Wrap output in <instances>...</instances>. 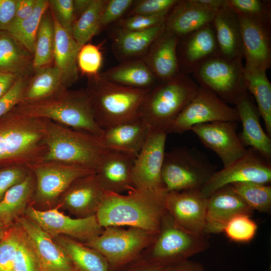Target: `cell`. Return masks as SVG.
I'll list each match as a JSON object with an SVG mask.
<instances>
[{
	"instance_id": "1",
	"label": "cell",
	"mask_w": 271,
	"mask_h": 271,
	"mask_svg": "<svg viewBox=\"0 0 271 271\" xmlns=\"http://www.w3.org/2000/svg\"><path fill=\"white\" fill-rule=\"evenodd\" d=\"M167 193L136 188L126 194L105 191L96 216L103 228L132 227L158 234L167 212Z\"/></svg>"
},
{
	"instance_id": "2",
	"label": "cell",
	"mask_w": 271,
	"mask_h": 271,
	"mask_svg": "<svg viewBox=\"0 0 271 271\" xmlns=\"http://www.w3.org/2000/svg\"><path fill=\"white\" fill-rule=\"evenodd\" d=\"M13 110L25 116L46 119L101 138L104 129L96 122L86 89L62 86L46 98L22 101Z\"/></svg>"
},
{
	"instance_id": "3",
	"label": "cell",
	"mask_w": 271,
	"mask_h": 271,
	"mask_svg": "<svg viewBox=\"0 0 271 271\" xmlns=\"http://www.w3.org/2000/svg\"><path fill=\"white\" fill-rule=\"evenodd\" d=\"M45 119L23 116L13 109L0 118V167L41 161L46 153Z\"/></svg>"
},
{
	"instance_id": "4",
	"label": "cell",
	"mask_w": 271,
	"mask_h": 271,
	"mask_svg": "<svg viewBox=\"0 0 271 271\" xmlns=\"http://www.w3.org/2000/svg\"><path fill=\"white\" fill-rule=\"evenodd\" d=\"M88 87L95 120L104 129L138 119L144 99L150 89L123 86L108 81L100 73L89 77Z\"/></svg>"
},
{
	"instance_id": "5",
	"label": "cell",
	"mask_w": 271,
	"mask_h": 271,
	"mask_svg": "<svg viewBox=\"0 0 271 271\" xmlns=\"http://www.w3.org/2000/svg\"><path fill=\"white\" fill-rule=\"evenodd\" d=\"M45 119L43 161L78 165L96 171L107 149L100 138Z\"/></svg>"
},
{
	"instance_id": "6",
	"label": "cell",
	"mask_w": 271,
	"mask_h": 271,
	"mask_svg": "<svg viewBox=\"0 0 271 271\" xmlns=\"http://www.w3.org/2000/svg\"><path fill=\"white\" fill-rule=\"evenodd\" d=\"M199 86L188 74L181 73L151 88L139 111V117L150 128L167 133L170 125L197 94Z\"/></svg>"
},
{
	"instance_id": "7",
	"label": "cell",
	"mask_w": 271,
	"mask_h": 271,
	"mask_svg": "<svg viewBox=\"0 0 271 271\" xmlns=\"http://www.w3.org/2000/svg\"><path fill=\"white\" fill-rule=\"evenodd\" d=\"M206 236L182 228L167 211L155 240L139 257L161 267L189 259L209 248Z\"/></svg>"
},
{
	"instance_id": "8",
	"label": "cell",
	"mask_w": 271,
	"mask_h": 271,
	"mask_svg": "<svg viewBox=\"0 0 271 271\" xmlns=\"http://www.w3.org/2000/svg\"><path fill=\"white\" fill-rule=\"evenodd\" d=\"M217 169V166L198 149L175 147L165 152L162 182L167 192L200 190Z\"/></svg>"
},
{
	"instance_id": "9",
	"label": "cell",
	"mask_w": 271,
	"mask_h": 271,
	"mask_svg": "<svg viewBox=\"0 0 271 271\" xmlns=\"http://www.w3.org/2000/svg\"><path fill=\"white\" fill-rule=\"evenodd\" d=\"M157 235L136 227L110 226L83 243L100 252L113 271L138 258Z\"/></svg>"
},
{
	"instance_id": "10",
	"label": "cell",
	"mask_w": 271,
	"mask_h": 271,
	"mask_svg": "<svg viewBox=\"0 0 271 271\" xmlns=\"http://www.w3.org/2000/svg\"><path fill=\"white\" fill-rule=\"evenodd\" d=\"M242 59H229L216 55L199 65L192 74L199 86L211 91L226 103L235 105L248 92Z\"/></svg>"
},
{
	"instance_id": "11",
	"label": "cell",
	"mask_w": 271,
	"mask_h": 271,
	"mask_svg": "<svg viewBox=\"0 0 271 271\" xmlns=\"http://www.w3.org/2000/svg\"><path fill=\"white\" fill-rule=\"evenodd\" d=\"M35 179L32 200L43 206L56 204L61 195L75 180L95 173L82 166L52 161H39L27 166Z\"/></svg>"
},
{
	"instance_id": "12",
	"label": "cell",
	"mask_w": 271,
	"mask_h": 271,
	"mask_svg": "<svg viewBox=\"0 0 271 271\" xmlns=\"http://www.w3.org/2000/svg\"><path fill=\"white\" fill-rule=\"evenodd\" d=\"M216 121H239L232 107L209 90L199 86L192 100L176 117L168 133H183L194 125Z\"/></svg>"
},
{
	"instance_id": "13",
	"label": "cell",
	"mask_w": 271,
	"mask_h": 271,
	"mask_svg": "<svg viewBox=\"0 0 271 271\" xmlns=\"http://www.w3.org/2000/svg\"><path fill=\"white\" fill-rule=\"evenodd\" d=\"M270 181V161L249 148L235 163L215 172L199 191L208 198L216 190L226 185L244 182L268 184Z\"/></svg>"
},
{
	"instance_id": "14",
	"label": "cell",
	"mask_w": 271,
	"mask_h": 271,
	"mask_svg": "<svg viewBox=\"0 0 271 271\" xmlns=\"http://www.w3.org/2000/svg\"><path fill=\"white\" fill-rule=\"evenodd\" d=\"M167 133L150 128L145 143L134 159L132 181L134 188L167 192L162 179Z\"/></svg>"
},
{
	"instance_id": "15",
	"label": "cell",
	"mask_w": 271,
	"mask_h": 271,
	"mask_svg": "<svg viewBox=\"0 0 271 271\" xmlns=\"http://www.w3.org/2000/svg\"><path fill=\"white\" fill-rule=\"evenodd\" d=\"M25 213L53 237L65 236L85 243L100 234L103 229L96 215L72 218L56 207L42 210L29 205Z\"/></svg>"
},
{
	"instance_id": "16",
	"label": "cell",
	"mask_w": 271,
	"mask_h": 271,
	"mask_svg": "<svg viewBox=\"0 0 271 271\" xmlns=\"http://www.w3.org/2000/svg\"><path fill=\"white\" fill-rule=\"evenodd\" d=\"M237 128L236 121H216L195 125L190 130L215 153L223 168H226L243 157L246 151L237 133Z\"/></svg>"
},
{
	"instance_id": "17",
	"label": "cell",
	"mask_w": 271,
	"mask_h": 271,
	"mask_svg": "<svg viewBox=\"0 0 271 271\" xmlns=\"http://www.w3.org/2000/svg\"><path fill=\"white\" fill-rule=\"evenodd\" d=\"M236 14L240 27L244 68L266 71L271 67V21Z\"/></svg>"
},
{
	"instance_id": "18",
	"label": "cell",
	"mask_w": 271,
	"mask_h": 271,
	"mask_svg": "<svg viewBox=\"0 0 271 271\" xmlns=\"http://www.w3.org/2000/svg\"><path fill=\"white\" fill-rule=\"evenodd\" d=\"M35 253L39 271H69L74 266L53 237L26 216L17 219Z\"/></svg>"
},
{
	"instance_id": "19",
	"label": "cell",
	"mask_w": 271,
	"mask_h": 271,
	"mask_svg": "<svg viewBox=\"0 0 271 271\" xmlns=\"http://www.w3.org/2000/svg\"><path fill=\"white\" fill-rule=\"evenodd\" d=\"M165 204L167 212L179 226L194 233L205 234L207 198L199 190L167 192Z\"/></svg>"
},
{
	"instance_id": "20",
	"label": "cell",
	"mask_w": 271,
	"mask_h": 271,
	"mask_svg": "<svg viewBox=\"0 0 271 271\" xmlns=\"http://www.w3.org/2000/svg\"><path fill=\"white\" fill-rule=\"evenodd\" d=\"M105 193L95 173L75 180L58 199L57 207L67 210L76 218L96 215Z\"/></svg>"
},
{
	"instance_id": "21",
	"label": "cell",
	"mask_w": 271,
	"mask_h": 271,
	"mask_svg": "<svg viewBox=\"0 0 271 271\" xmlns=\"http://www.w3.org/2000/svg\"><path fill=\"white\" fill-rule=\"evenodd\" d=\"M253 211L230 185L225 186L207 198L204 233L207 235L223 232L232 217L239 214L251 216Z\"/></svg>"
},
{
	"instance_id": "22",
	"label": "cell",
	"mask_w": 271,
	"mask_h": 271,
	"mask_svg": "<svg viewBox=\"0 0 271 271\" xmlns=\"http://www.w3.org/2000/svg\"><path fill=\"white\" fill-rule=\"evenodd\" d=\"M177 55L180 71L187 74L208 59L217 55L212 23L179 39Z\"/></svg>"
},
{
	"instance_id": "23",
	"label": "cell",
	"mask_w": 271,
	"mask_h": 271,
	"mask_svg": "<svg viewBox=\"0 0 271 271\" xmlns=\"http://www.w3.org/2000/svg\"><path fill=\"white\" fill-rule=\"evenodd\" d=\"M134 159L123 152L106 150L95 171L105 191L122 194L134 188L132 181Z\"/></svg>"
},
{
	"instance_id": "24",
	"label": "cell",
	"mask_w": 271,
	"mask_h": 271,
	"mask_svg": "<svg viewBox=\"0 0 271 271\" xmlns=\"http://www.w3.org/2000/svg\"><path fill=\"white\" fill-rule=\"evenodd\" d=\"M179 39L165 29L144 55L142 60L161 82L172 79L181 73L177 55Z\"/></svg>"
},
{
	"instance_id": "25",
	"label": "cell",
	"mask_w": 271,
	"mask_h": 271,
	"mask_svg": "<svg viewBox=\"0 0 271 271\" xmlns=\"http://www.w3.org/2000/svg\"><path fill=\"white\" fill-rule=\"evenodd\" d=\"M235 105L242 126L239 135L242 144L244 147L254 149L270 161L271 138L261 127L257 106L248 92L238 99Z\"/></svg>"
},
{
	"instance_id": "26",
	"label": "cell",
	"mask_w": 271,
	"mask_h": 271,
	"mask_svg": "<svg viewBox=\"0 0 271 271\" xmlns=\"http://www.w3.org/2000/svg\"><path fill=\"white\" fill-rule=\"evenodd\" d=\"M215 14L198 0L178 1L165 22V30L181 38L211 23Z\"/></svg>"
},
{
	"instance_id": "27",
	"label": "cell",
	"mask_w": 271,
	"mask_h": 271,
	"mask_svg": "<svg viewBox=\"0 0 271 271\" xmlns=\"http://www.w3.org/2000/svg\"><path fill=\"white\" fill-rule=\"evenodd\" d=\"M150 129L148 124L138 118L104 129L101 140L106 149L123 152L136 158Z\"/></svg>"
},
{
	"instance_id": "28",
	"label": "cell",
	"mask_w": 271,
	"mask_h": 271,
	"mask_svg": "<svg viewBox=\"0 0 271 271\" xmlns=\"http://www.w3.org/2000/svg\"><path fill=\"white\" fill-rule=\"evenodd\" d=\"M212 24L217 55L229 59L243 58L240 27L236 13L226 5L215 13Z\"/></svg>"
},
{
	"instance_id": "29",
	"label": "cell",
	"mask_w": 271,
	"mask_h": 271,
	"mask_svg": "<svg viewBox=\"0 0 271 271\" xmlns=\"http://www.w3.org/2000/svg\"><path fill=\"white\" fill-rule=\"evenodd\" d=\"M53 18L55 27L54 65L60 72L62 86L68 88L79 77L77 57L80 48L71 33Z\"/></svg>"
},
{
	"instance_id": "30",
	"label": "cell",
	"mask_w": 271,
	"mask_h": 271,
	"mask_svg": "<svg viewBox=\"0 0 271 271\" xmlns=\"http://www.w3.org/2000/svg\"><path fill=\"white\" fill-rule=\"evenodd\" d=\"M0 71L30 78L33 74V55L7 31H0Z\"/></svg>"
},
{
	"instance_id": "31",
	"label": "cell",
	"mask_w": 271,
	"mask_h": 271,
	"mask_svg": "<svg viewBox=\"0 0 271 271\" xmlns=\"http://www.w3.org/2000/svg\"><path fill=\"white\" fill-rule=\"evenodd\" d=\"M165 21L144 30L126 31L120 30L113 42L115 54L124 61L144 55L165 30Z\"/></svg>"
},
{
	"instance_id": "32",
	"label": "cell",
	"mask_w": 271,
	"mask_h": 271,
	"mask_svg": "<svg viewBox=\"0 0 271 271\" xmlns=\"http://www.w3.org/2000/svg\"><path fill=\"white\" fill-rule=\"evenodd\" d=\"M104 79L125 86L151 89L157 80L142 60L129 59L100 73Z\"/></svg>"
},
{
	"instance_id": "33",
	"label": "cell",
	"mask_w": 271,
	"mask_h": 271,
	"mask_svg": "<svg viewBox=\"0 0 271 271\" xmlns=\"http://www.w3.org/2000/svg\"><path fill=\"white\" fill-rule=\"evenodd\" d=\"M74 266L81 271H111L105 258L97 250L65 236L53 237Z\"/></svg>"
},
{
	"instance_id": "34",
	"label": "cell",
	"mask_w": 271,
	"mask_h": 271,
	"mask_svg": "<svg viewBox=\"0 0 271 271\" xmlns=\"http://www.w3.org/2000/svg\"><path fill=\"white\" fill-rule=\"evenodd\" d=\"M35 179L31 171L21 182L12 187L0 201V221L8 225L25 212L32 200Z\"/></svg>"
},
{
	"instance_id": "35",
	"label": "cell",
	"mask_w": 271,
	"mask_h": 271,
	"mask_svg": "<svg viewBox=\"0 0 271 271\" xmlns=\"http://www.w3.org/2000/svg\"><path fill=\"white\" fill-rule=\"evenodd\" d=\"M262 69L244 68L246 88L254 96L260 116L262 118L265 132L271 137V83Z\"/></svg>"
},
{
	"instance_id": "36",
	"label": "cell",
	"mask_w": 271,
	"mask_h": 271,
	"mask_svg": "<svg viewBox=\"0 0 271 271\" xmlns=\"http://www.w3.org/2000/svg\"><path fill=\"white\" fill-rule=\"evenodd\" d=\"M62 86L60 72L54 65L34 70L24 91L22 101L46 98Z\"/></svg>"
},
{
	"instance_id": "37",
	"label": "cell",
	"mask_w": 271,
	"mask_h": 271,
	"mask_svg": "<svg viewBox=\"0 0 271 271\" xmlns=\"http://www.w3.org/2000/svg\"><path fill=\"white\" fill-rule=\"evenodd\" d=\"M55 27L49 8L44 14L36 37L33 54L34 69L52 65L54 62Z\"/></svg>"
},
{
	"instance_id": "38",
	"label": "cell",
	"mask_w": 271,
	"mask_h": 271,
	"mask_svg": "<svg viewBox=\"0 0 271 271\" xmlns=\"http://www.w3.org/2000/svg\"><path fill=\"white\" fill-rule=\"evenodd\" d=\"M48 8V0H38L31 16L22 21H13L7 30L33 55L37 31L42 18Z\"/></svg>"
},
{
	"instance_id": "39",
	"label": "cell",
	"mask_w": 271,
	"mask_h": 271,
	"mask_svg": "<svg viewBox=\"0 0 271 271\" xmlns=\"http://www.w3.org/2000/svg\"><path fill=\"white\" fill-rule=\"evenodd\" d=\"M105 1L92 0L88 9L75 21L71 34L80 48L100 30V16Z\"/></svg>"
},
{
	"instance_id": "40",
	"label": "cell",
	"mask_w": 271,
	"mask_h": 271,
	"mask_svg": "<svg viewBox=\"0 0 271 271\" xmlns=\"http://www.w3.org/2000/svg\"><path fill=\"white\" fill-rule=\"evenodd\" d=\"M233 190L253 211L269 212L271 209V187L252 182L230 185Z\"/></svg>"
},
{
	"instance_id": "41",
	"label": "cell",
	"mask_w": 271,
	"mask_h": 271,
	"mask_svg": "<svg viewBox=\"0 0 271 271\" xmlns=\"http://www.w3.org/2000/svg\"><path fill=\"white\" fill-rule=\"evenodd\" d=\"M246 214H239L232 217L225 226L223 232L230 240L239 243H248L254 237L257 225Z\"/></svg>"
},
{
	"instance_id": "42",
	"label": "cell",
	"mask_w": 271,
	"mask_h": 271,
	"mask_svg": "<svg viewBox=\"0 0 271 271\" xmlns=\"http://www.w3.org/2000/svg\"><path fill=\"white\" fill-rule=\"evenodd\" d=\"M103 56L99 46L86 43L81 46L77 57L78 70L88 78L99 74Z\"/></svg>"
},
{
	"instance_id": "43",
	"label": "cell",
	"mask_w": 271,
	"mask_h": 271,
	"mask_svg": "<svg viewBox=\"0 0 271 271\" xmlns=\"http://www.w3.org/2000/svg\"><path fill=\"white\" fill-rule=\"evenodd\" d=\"M227 6L247 17L271 21V1L268 0H226Z\"/></svg>"
},
{
	"instance_id": "44",
	"label": "cell",
	"mask_w": 271,
	"mask_h": 271,
	"mask_svg": "<svg viewBox=\"0 0 271 271\" xmlns=\"http://www.w3.org/2000/svg\"><path fill=\"white\" fill-rule=\"evenodd\" d=\"M21 229L18 225L0 239V271H14V263Z\"/></svg>"
},
{
	"instance_id": "45",
	"label": "cell",
	"mask_w": 271,
	"mask_h": 271,
	"mask_svg": "<svg viewBox=\"0 0 271 271\" xmlns=\"http://www.w3.org/2000/svg\"><path fill=\"white\" fill-rule=\"evenodd\" d=\"M20 229V238L14 263V271H39L37 259L32 245L21 228Z\"/></svg>"
},
{
	"instance_id": "46",
	"label": "cell",
	"mask_w": 271,
	"mask_h": 271,
	"mask_svg": "<svg viewBox=\"0 0 271 271\" xmlns=\"http://www.w3.org/2000/svg\"><path fill=\"white\" fill-rule=\"evenodd\" d=\"M171 11L153 15H139L128 16L118 21L120 30L142 31L152 28L164 22Z\"/></svg>"
},
{
	"instance_id": "47",
	"label": "cell",
	"mask_w": 271,
	"mask_h": 271,
	"mask_svg": "<svg viewBox=\"0 0 271 271\" xmlns=\"http://www.w3.org/2000/svg\"><path fill=\"white\" fill-rule=\"evenodd\" d=\"M134 2L133 0L105 1L100 16V30L116 21H119L132 7Z\"/></svg>"
},
{
	"instance_id": "48",
	"label": "cell",
	"mask_w": 271,
	"mask_h": 271,
	"mask_svg": "<svg viewBox=\"0 0 271 271\" xmlns=\"http://www.w3.org/2000/svg\"><path fill=\"white\" fill-rule=\"evenodd\" d=\"M49 8L54 18L65 29L71 33L76 21L73 0H48Z\"/></svg>"
},
{
	"instance_id": "49",
	"label": "cell",
	"mask_w": 271,
	"mask_h": 271,
	"mask_svg": "<svg viewBox=\"0 0 271 271\" xmlns=\"http://www.w3.org/2000/svg\"><path fill=\"white\" fill-rule=\"evenodd\" d=\"M25 165H13L0 169V201L12 187L22 182L30 174Z\"/></svg>"
},
{
	"instance_id": "50",
	"label": "cell",
	"mask_w": 271,
	"mask_h": 271,
	"mask_svg": "<svg viewBox=\"0 0 271 271\" xmlns=\"http://www.w3.org/2000/svg\"><path fill=\"white\" fill-rule=\"evenodd\" d=\"M30 78H18L11 89L0 98V118L20 103Z\"/></svg>"
},
{
	"instance_id": "51",
	"label": "cell",
	"mask_w": 271,
	"mask_h": 271,
	"mask_svg": "<svg viewBox=\"0 0 271 271\" xmlns=\"http://www.w3.org/2000/svg\"><path fill=\"white\" fill-rule=\"evenodd\" d=\"M178 1V0L140 1L129 11L127 17L139 15H153L169 12Z\"/></svg>"
},
{
	"instance_id": "52",
	"label": "cell",
	"mask_w": 271,
	"mask_h": 271,
	"mask_svg": "<svg viewBox=\"0 0 271 271\" xmlns=\"http://www.w3.org/2000/svg\"><path fill=\"white\" fill-rule=\"evenodd\" d=\"M17 0H0V31H7L13 21Z\"/></svg>"
},
{
	"instance_id": "53",
	"label": "cell",
	"mask_w": 271,
	"mask_h": 271,
	"mask_svg": "<svg viewBox=\"0 0 271 271\" xmlns=\"http://www.w3.org/2000/svg\"><path fill=\"white\" fill-rule=\"evenodd\" d=\"M162 268L139 257L113 271H161Z\"/></svg>"
},
{
	"instance_id": "54",
	"label": "cell",
	"mask_w": 271,
	"mask_h": 271,
	"mask_svg": "<svg viewBox=\"0 0 271 271\" xmlns=\"http://www.w3.org/2000/svg\"><path fill=\"white\" fill-rule=\"evenodd\" d=\"M38 0H17L15 18L13 21L24 20L33 13Z\"/></svg>"
},
{
	"instance_id": "55",
	"label": "cell",
	"mask_w": 271,
	"mask_h": 271,
	"mask_svg": "<svg viewBox=\"0 0 271 271\" xmlns=\"http://www.w3.org/2000/svg\"><path fill=\"white\" fill-rule=\"evenodd\" d=\"M161 271H206L202 263L187 259L162 268Z\"/></svg>"
},
{
	"instance_id": "56",
	"label": "cell",
	"mask_w": 271,
	"mask_h": 271,
	"mask_svg": "<svg viewBox=\"0 0 271 271\" xmlns=\"http://www.w3.org/2000/svg\"><path fill=\"white\" fill-rule=\"evenodd\" d=\"M18 78L16 75L0 71V98L11 89Z\"/></svg>"
},
{
	"instance_id": "57",
	"label": "cell",
	"mask_w": 271,
	"mask_h": 271,
	"mask_svg": "<svg viewBox=\"0 0 271 271\" xmlns=\"http://www.w3.org/2000/svg\"><path fill=\"white\" fill-rule=\"evenodd\" d=\"M92 0H73L76 20L89 7Z\"/></svg>"
},
{
	"instance_id": "58",
	"label": "cell",
	"mask_w": 271,
	"mask_h": 271,
	"mask_svg": "<svg viewBox=\"0 0 271 271\" xmlns=\"http://www.w3.org/2000/svg\"><path fill=\"white\" fill-rule=\"evenodd\" d=\"M7 225L0 221V239H1L6 233L5 228Z\"/></svg>"
},
{
	"instance_id": "59",
	"label": "cell",
	"mask_w": 271,
	"mask_h": 271,
	"mask_svg": "<svg viewBox=\"0 0 271 271\" xmlns=\"http://www.w3.org/2000/svg\"><path fill=\"white\" fill-rule=\"evenodd\" d=\"M69 271H81L79 269L77 268L75 266Z\"/></svg>"
}]
</instances>
